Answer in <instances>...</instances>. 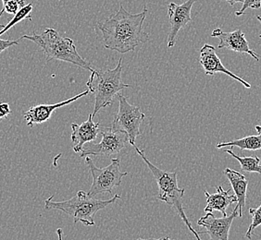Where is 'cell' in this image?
Segmentation results:
<instances>
[{"instance_id":"cell-12","label":"cell","mask_w":261,"mask_h":240,"mask_svg":"<svg viewBox=\"0 0 261 240\" xmlns=\"http://www.w3.org/2000/svg\"><path fill=\"white\" fill-rule=\"evenodd\" d=\"M200 61L202 68L205 70L206 75L213 76L216 73H224L226 75L230 76L233 80H237L241 83L242 85L245 86L247 89H250L251 85L247 81L243 80L239 76L236 75L231 71L226 69L222 64L221 58L217 54L216 48L213 45H203L200 50Z\"/></svg>"},{"instance_id":"cell-8","label":"cell","mask_w":261,"mask_h":240,"mask_svg":"<svg viewBox=\"0 0 261 240\" xmlns=\"http://www.w3.org/2000/svg\"><path fill=\"white\" fill-rule=\"evenodd\" d=\"M119 110L114 116L112 128L115 130H123L128 134L130 145L136 144V140L141 135L140 126L146 118L140 108L130 105L124 95H119Z\"/></svg>"},{"instance_id":"cell-24","label":"cell","mask_w":261,"mask_h":240,"mask_svg":"<svg viewBox=\"0 0 261 240\" xmlns=\"http://www.w3.org/2000/svg\"><path fill=\"white\" fill-rule=\"evenodd\" d=\"M9 1H16V2H18V3L20 4V8H21V7H23V6H24V3H25V0H2L3 4H6V3H7V2H9Z\"/></svg>"},{"instance_id":"cell-22","label":"cell","mask_w":261,"mask_h":240,"mask_svg":"<svg viewBox=\"0 0 261 240\" xmlns=\"http://www.w3.org/2000/svg\"><path fill=\"white\" fill-rule=\"evenodd\" d=\"M11 114L10 105L7 103H1L0 104V120L4 119L10 116Z\"/></svg>"},{"instance_id":"cell-1","label":"cell","mask_w":261,"mask_h":240,"mask_svg":"<svg viewBox=\"0 0 261 240\" xmlns=\"http://www.w3.org/2000/svg\"><path fill=\"white\" fill-rule=\"evenodd\" d=\"M146 11L145 7L140 13L132 14L121 4L116 13L98 22L105 48L126 54L149 40L150 36L144 30Z\"/></svg>"},{"instance_id":"cell-10","label":"cell","mask_w":261,"mask_h":240,"mask_svg":"<svg viewBox=\"0 0 261 240\" xmlns=\"http://www.w3.org/2000/svg\"><path fill=\"white\" fill-rule=\"evenodd\" d=\"M197 0H186L181 5H177L171 2L168 5V13L171 23V32L168 36V47L171 48L176 44L178 35L181 29H184L192 21V8Z\"/></svg>"},{"instance_id":"cell-27","label":"cell","mask_w":261,"mask_h":240,"mask_svg":"<svg viewBox=\"0 0 261 240\" xmlns=\"http://www.w3.org/2000/svg\"><path fill=\"white\" fill-rule=\"evenodd\" d=\"M58 235H59V236H60V238H61V239H62V230H61V229H59V230H58Z\"/></svg>"},{"instance_id":"cell-9","label":"cell","mask_w":261,"mask_h":240,"mask_svg":"<svg viewBox=\"0 0 261 240\" xmlns=\"http://www.w3.org/2000/svg\"><path fill=\"white\" fill-rule=\"evenodd\" d=\"M238 205L231 212L229 216L217 218L212 213H206L197 221V225L204 227L205 230L200 231L198 234H206L211 240H228L229 232L234 218L238 216Z\"/></svg>"},{"instance_id":"cell-19","label":"cell","mask_w":261,"mask_h":240,"mask_svg":"<svg viewBox=\"0 0 261 240\" xmlns=\"http://www.w3.org/2000/svg\"><path fill=\"white\" fill-rule=\"evenodd\" d=\"M33 9H34V6L32 3L21 7L20 10H18V12L16 13L15 16L13 17V19L10 20L8 24L1 25L2 30L0 31V36L4 35L6 32H8L11 28H13L17 23H19L21 20H25V19H29V20H32V17H31L30 14L31 12L33 11Z\"/></svg>"},{"instance_id":"cell-20","label":"cell","mask_w":261,"mask_h":240,"mask_svg":"<svg viewBox=\"0 0 261 240\" xmlns=\"http://www.w3.org/2000/svg\"><path fill=\"white\" fill-rule=\"evenodd\" d=\"M249 214L252 216V222L248 227V230L246 232V237L248 239H251L254 229H256L257 226L261 225V203L257 208H250Z\"/></svg>"},{"instance_id":"cell-2","label":"cell","mask_w":261,"mask_h":240,"mask_svg":"<svg viewBox=\"0 0 261 240\" xmlns=\"http://www.w3.org/2000/svg\"><path fill=\"white\" fill-rule=\"evenodd\" d=\"M20 39H28L40 47L46 56V62L60 60L78 66L84 70L93 71L90 63L84 59L77 52L73 40L65 37L51 28L45 29L41 35L34 33L32 35H23Z\"/></svg>"},{"instance_id":"cell-21","label":"cell","mask_w":261,"mask_h":240,"mask_svg":"<svg viewBox=\"0 0 261 240\" xmlns=\"http://www.w3.org/2000/svg\"><path fill=\"white\" fill-rule=\"evenodd\" d=\"M261 7V0H244L243 6L241 9L236 11V15L242 16L246 13L247 9H253V10H258Z\"/></svg>"},{"instance_id":"cell-18","label":"cell","mask_w":261,"mask_h":240,"mask_svg":"<svg viewBox=\"0 0 261 240\" xmlns=\"http://www.w3.org/2000/svg\"><path fill=\"white\" fill-rule=\"evenodd\" d=\"M227 154L231 155L233 158L239 162L241 165V169L248 173H257L261 174L260 158L258 156H251V157H241L236 155L231 149L224 151Z\"/></svg>"},{"instance_id":"cell-5","label":"cell","mask_w":261,"mask_h":240,"mask_svg":"<svg viewBox=\"0 0 261 240\" xmlns=\"http://www.w3.org/2000/svg\"><path fill=\"white\" fill-rule=\"evenodd\" d=\"M122 58L119 59L118 64L112 70H93L86 85L90 94L95 95L94 116L107 106H111L116 95L119 92L130 87V84L123 83L122 75Z\"/></svg>"},{"instance_id":"cell-11","label":"cell","mask_w":261,"mask_h":240,"mask_svg":"<svg viewBox=\"0 0 261 240\" xmlns=\"http://www.w3.org/2000/svg\"><path fill=\"white\" fill-rule=\"evenodd\" d=\"M211 37H216L220 40V44L218 45L219 49L226 48L236 53L248 54L256 61L260 58V56L250 48L248 41L246 40V35L242 30L225 33L221 28H218L212 32Z\"/></svg>"},{"instance_id":"cell-6","label":"cell","mask_w":261,"mask_h":240,"mask_svg":"<svg viewBox=\"0 0 261 240\" xmlns=\"http://www.w3.org/2000/svg\"><path fill=\"white\" fill-rule=\"evenodd\" d=\"M86 164L88 165L91 175L93 176V183L87 194L90 197H96L100 193H112V190L121 186L122 178L128 175L127 172L120 170L121 160L113 158L111 165L104 168L96 166L89 156H86Z\"/></svg>"},{"instance_id":"cell-25","label":"cell","mask_w":261,"mask_h":240,"mask_svg":"<svg viewBox=\"0 0 261 240\" xmlns=\"http://www.w3.org/2000/svg\"><path fill=\"white\" fill-rule=\"evenodd\" d=\"M231 6H234L237 3H243L244 0H225Z\"/></svg>"},{"instance_id":"cell-7","label":"cell","mask_w":261,"mask_h":240,"mask_svg":"<svg viewBox=\"0 0 261 240\" xmlns=\"http://www.w3.org/2000/svg\"><path fill=\"white\" fill-rule=\"evenodd\" d=\"M100 134L102 140L99 143L89 141L84 145L80 153L82 158L89 155L111 156L118 155L130 144L128 134L123 130H115L112 127L101 128Z\"/></svg>"},{"instance_id":"cell-15","label":"cell","mask_w":261,"mask_h":240,"mask_svg":"<svg viewBox=\"0 0 261 240\" xmlns=\"http://www.w3.org/2000/svg\"><path fill=\"white\" fill-rule=\"evenodd\" d=\"M206 198V213H212L213 211L220 212L223 216H226L227 208L232 203H237V197L236 194L231 195V190H224L222 186L217 187V192L214 194H210L205 190Z\"/></svg>"},{"instance_id":"cell-13","label":"cell","mask_w":261,"mask_h":240,"mask_svg":"<svg viewBox=\"0 0 261 240\" xmlns=\"http://www.w3.org/2000/svg\"><path fill=\"white\" fill-rule=\"evenodd\" d=\"M90 94L89 90L85 91L81 93L79 95H75L71 97L70 99L62 101L60 103L56 104H50V105H38L32 106L29 110L24 113V119L26 121V124L28 127H34L36 124H43L46 122L47 120L50 119L51 115L53 114L54 111L61 108L63 106L70 105L71 103L79 100L84 96H87Z\"/></svg>"},{"instance_id":"cell-23","label":"cell","mask_w":261,"mask_h":240,"mask_svg":"<svg viewBox=\"0 0 261 240\" xmlns=\"http://www.w3.org/2000/svg\"><path fill=\"white\" fill-rule=\"evenodd\" d=\"M19 40L17 41H10V40H3V39H0V54L2 52L7 50L8 48H10L13 45H17L19 44Z\"/></svg>"},{"instance_id":"cell-26","label":"cell","mask_w":261,"mask_h":240,"mask_svg":"<svg viewBox=\"0 0 261 240\" xmlns=\"http://www.w3.org/2000/svg\"><path fill=\"white\" fill-rule=\"evenodd\" d=\"M255 129H256V132H257L258 134H261V126H256Z\"/></svg>"},{"instance_id":"cell-4","label":"cell","mask_w":261,"mask_h":240,"mask_svg":"<svg viewBox=\"0 0 261 240\" xmlns=\"http://www.w3.org/2000/svg\"><path fill=\"white\" fill-rule=\"evenodd\" d=\"M133 146L136 151L137 155H140L141 158L146 163L147 167L150 169L151 173L153 174V176L156 180L158 188H159L158 199L161 201H164L168 205L171 206L176 211L178 215L181 217V220L186 224L187 228L193 233V235H195L197 239L200 240V235L194 229V227L192 226L191 222L186 215V212H185L186 208L182 205L185 189H181L178 186L177 173L162 170L161 168L156 167V165H153L150 161L147 159L144 151L140 150L136 144Z\"/></svg>"},{"instance_id":"cell-14","label":"cell","mask_w":261,"mask_h":240,"mask_svg":"<svg viewBox=\"0 0 261 240\" xmlns=\"http://www.w3.org/2000/svg\"><path fill=\"white\" fill-rule=\"evenodd\" d=\"M95 116L93 114L89 115L88 119L83 122L82 124L71 123V141L73 143V151L75 153H81L84 145L86 142L96 140V137L100 133V124L94 122Z\"/></svg>"},{"instance_id":"cell-3","label":"cell","mask_w":261,"mask_h":240,"mask_svg":"<svg viewBox=\"0 0 261 240\" xmlns=\"http://www.w3.org/2000/svg\"><path fill=\"white\" fill-rule=\"evenodd\" d=\"M53 198L54 196H50L45 200V210L62 211L73 219L74 225L81 222L84 225L94 226L96 225L94 218L96 213L115 203L117 200H121V197L116 194L110 200H97L95 197H90L84 190H80L70 200L53 201Z\"/></svg>"},{"instance_id":"cell-17","label":"cell","mask_w":261,"mask_h":240,"mask_svg":"<svg viewBox=\"0 0 261 240\" xmlns=\"http://www.w3.org/2000/svg\"><path fill=\"white\" fill-rule=\"evenodd\" d=\"M231 146V147H238L240 150L257 151L261 149V134L257 135L247 136L241 139L227 141V142H220L216 145L217 149H221L223 147Z\"/></svg>"},{"instance_id":"cell-16","label":"cell","mask_w":261,"mask_h":240,"mask_svg":"<svg viewBox=\"0 0 261 240\" xmlns=\"http://www.w3.org/2000/svg\"><path fill=\"white\" fill-rule=\"evenodd\" d=\"M224 175L231 183V189L237 197V205H238V217L242 218L244 214V208L246 205V191L248 186V180L246 176L231 168H226L224 170Z\"/></svg>"},{"instance_id":"cell-28","label":"cell","mask_w":261,"mask_h":240,"mask_svg":"<svg viewBox=\"0 0 261 240\" xmlns=\"http://www.w3.org/2000/svg\"><path fill=\"white\" fill-rule=\"evenodd\" d=\"M256 19L258 20V21L261 23V16H256ZM259 39L261 40V34L259 35Z\"/></svg>"}]
</instances>
